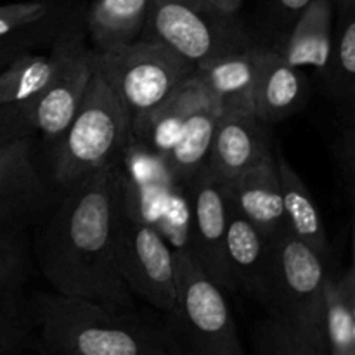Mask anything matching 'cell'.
I'll return each instance as SVG.
<instances>
[{
  "mask_svg": "<svg viewBox=\"0 0 355 355\" xmlns=\"http://www.w3.org/2000/svg\"><path fill=\"white\" fill-rule=\"evenodd\" d=\"M321 80L355 123V6L335 9L331 59Z\"/></svg>",
  "mask_w": 355,
  "mask_h": 355,
  "instance_id": "cell-25",
  "label": "cell"
},
{
  "mask_svg": "<svg viewBox=\"0 0 355 355\" xmlns=\"http://www.w3.org/2000/svg\"><path fill=\"white\" fill-rule=\"evenodd\" d=\"M333 31L335 6L331 0H314L272 49L288 64L312 68L322 78L331 59Z\"/></svg>",
  "mask_w": 355,
  "mask_h": 355,
  "instance_id": "cell-17",
  "label": "cell"
},
{
  "mask_svg": "<svg viewBox=\"0 0 355 355\" xmlns=\"http://www.w3.org/2000/svg\"><path fill=\"white\" fill-rule=\"evenodd\" d=\"M225 257L234 291L262 305L270 270V239L229 205Z\"/></svg>",
  "mask_w": 355,
  "mask_h": 355,
  "instance_id": "cell-16",
  "label": "cell"
},
{
  "mask_svg": "<svg viewBox=\"0 0 355 355\" xmlns=\"http://www.w3.org/2000/svg\"><path fill=\"white\" fill-rule=\"evenodd\" d=\"M338 283L342 286L343 295H345L347 302H349V307L355 319V267H350L342 277H338Z\"/></svg>",
  "mask_w": 355,
  "mask_h": 355,
  "instance_id": "cell-34",
  "label": "cell"
},
{
  "mask_svg": "<svg viewBox=\"0 0 355 355\" xmlns=\"http://www.w3.org/2000/svg\"><path fill=\"white\" fill-rule=\"evenodd\" d=\"M355 319L338 277L329 272L324 286L322 335L329 355H354Z\"/></svg>",
  "mask_w": 355,
  "mask_h": 355,
  "instance_id": "cell-26",
  "label": "cell"
},
{
  "mask_svg": "<svg viewBox=\"0 0 355 355\" xmlns=\"http://www.w3.org/2000/svg\"><path fill=\"white\" fill-rule=\"evenodd\" d=\"M42 355H168L162 322L58 291L31 293Z\"/></svg>",
  "mask_w": 355,
  "mask_h": 355,
  "instance_id": "cell-2",
  "label": "cell"
},
{
  "mask_svg": "<svg viewBox=\"0 0 355 355\" xmlns=\"http://www.w3.org/2000/svg\"><path fill=\"white\" fill-rule=\"evenodd\" d=\"M210 103H215L214 97L194 71L162 106L132 125V139L166 158L175 146L187 116Z\"/></svg>",
  "mask_w": 355,
  "mask_h": 355,
  "instance_id": "cell-19",
  "label": "cell"
},
{
  "mask_svg": "<svg viewBox=\"0 0 355 355\" xmlns=\"http://www.w3.org/2000/svg\"><path fill=\"white\" fill-rule=\"evenodd\" d=\"M0 355H7V354H6V350H3L2 347H0Z\"/></svg>",
  "mask_w": 355,
  "mask_h": 355,
  "instance_id": "cell-39",
  "label": "cell"
},
{
  "mask_svg": "<svg viewBox=\"0 0 355 355\" xmlns=\"http://www.w3.org/2000/svg\"><path fill=\"white\" fill-rule=\"evenodd\" d=\"M85 38L83 14L73 19L51 45L49 54L26 51L0 69V106L24 104L49 85L68 52Z\"/></svg>",
  "mask_w": 355,
  "mask_h": 355,
  "instance_id": "cell-15",
  "label": "cell"
},
{
  "mask_svg": "<svg viewBox=\"0 0 355 355\" xmlns=\"http://www.w3.org/2000/svg\"><path fill=\"white\" fill-rule=\"evenodd\" d=\"M123 187L139 189V187L168 186L177 184L168 168L165 156L158 155L148 146L130 139L125 148L120 162Z\"/></svg>",
  "mask_w": 355,
  "mask_h": 355,
  "instance_id": "cell-27",
  "label": "cell"
},
{
  "mask_svg": "<svg viewBox=\"0 0 355 355\" xmlns=\"http://www.w3.org/2000/svg\"><path fill=\"white\" fill-rule=\"evenodd\" d=\"M191 203V250L207 276L225 293H234L225 257L227 238V201L224 184L207 170L184 184Z\"/></svg>",
  "mask_w": 355,
  "mask_h": 355,
  "instance_id": "cell-11",
  "label": "cell"
},
{
  "mask_svg": "<svg viewBox=\"0 0 355 355\" xmlns=\"http://www.w3.org/2000/svg\"><path fill=\"white\" fill-rule=\"evenodd\" d=\"M263 49L259 44L196 69L198 78L207 87L220 111L253 110V90L262 66Z\"/></svg>",
  "mask_w": 355,
  "mask_h": 355,
  "instance_id": "cell-21",
  "label": "cell"
},
{
  "mask_svg": "<svg viewBox=\"0 0 355 355\" xmlns=\"http://www.w3.org/2000/svg\"><path fill=\"white\" fill-rule=\"evenodd\" d=\"M333 6H335V9H338V7H352L355 6V0H331Z\"/></svg>",
  "mask_w": 355,
  "mask_h": 355,
  "instance_id": "cell-36",
  "label": "cell"
},
{
  "mask_svg": "<svg viewBox=\"0 0 355 355\" xmlns=\"http://www.w3.org/2000/svg\"><path fill=\"white\" fill-rule=\"evenodd\" d=\"M132 139V114L97 64L69 127L51 146L52 179L62 189L120 165Z\"/></svg>",
  "mask_w": 355,
  "mask_h": 355,
  "instance_id": "cell-3",
  "label": "cell"
},
{
  "mask_svg": "<svg viewBox=\"0 0 355 355\" xmlns=\"http://www.w3.org/2000/svg\"><path fill=\"white\" fill-rule=\"evenodd\" d=\"M314 0H269V12L272 26L281 31V37L291 28L297 17L307 9Z\"/></svg>",
  "mask_w": 355,
  "mask_h": 355,
  "instance_id": "cell-31",
  "label": "cell"
},
{
  "mask_svg": "<svg viewBox=\"0 0 355 355\" xmlns=\"http://www.w3.org/2000/svg\"><path fill=\"white\" fill-rule=\"evenodd\" d=\"M159 234L166 239L173 252L191 250V203L184 184H177L168 198L165 211L156 224Z\"/></svg>",
  "mask_w": 355,
  "mask_h": 355,
  "instance_id": "cell-29",
  "label": "cell"
},
{
  "mask_svg": "<svg viewBox=\"0 0 355 355\" xmlns=\"http://www.w3.org/2000/svg\"><path fill=\"white\" fill-rule=\"evenodd\" d=\"M338 158L342 165L347 189L355 205V123L343 134L338 146Z\"/></svg>",
  "mask_w": 355,
  "mask_h": 355,
  "instance_id": "cell-32",
  "label": "cell"
},
{
  "mask_svg": "<svg viewBox=\"0 0 355 355\" xmlns=\"http://www.w3.org/2000/svg\"><path fill=\"white\" fill-rule=\"evenodd\" d=\"M141 38L166 45L196 69L259 45L238 14L222 12L200 0H151Z\"/></svg>",
  "mask_w": 355,
  "mask_h": 355,
  "instance_id": "cell-6",
  "label": "cell"
},
{
  "mask_svg": "<svg viewBox=\"0 0 355 355\" xmlns=\"http://www.w3.org/2000/svg\"><path fill=\"white\" fill-rule=\"evenodd\" d=\"M253 110L220 111L207 172L220 184L229 182L272 156L269 132Z\"/></svg>",
  "mask_w": 355,
  "mask_h": 355,
  "instance_id": "cell-13",
  "label": "cell"
},
{
  "mask_svg": "<svg viewBox=\"0 0 355 355\" xmlns=\"http://www.w3.org/2000/svg\"><path fill=\"white\" fill-rule=\"evenodd\" d=\"M26 51H31V47L21 40H12V38L0 40V69Z\"/></svg>",
  "mask_w": 355,
  "mask_h": 355,
  "instance_id": "cell-33",
  "label": "cell"
},
{
  "mask_svg": "<svg viewBox=\"0 0 355 355\" xmlns=\"http://www.w3.org/2000/svg\"><path fill=\"white\" fill-rule=\"evenodd\" d=\"M200 2L207 3V6L214 7V9L222 10V12L238 14V10L241 9L243 0H200Z\"/></svg>",
  "mask_w": 355,
  "mask_h": 355,
  "instance_id": "cell-35",
  "label": "cell"
},
{
  "mask_svg": "<svg viewBox=\"0 0 355 355\" xmlns=\"http://www.w3.org/2000/svg\"><path fill=\"white\" fill-rule=\"evenodd\" d=\"M175 259L177 300L162 321L168 355H246L227 293L191 253Z\"/></svg>",
  "mask_w": 355,
  "mask_h": 355,
  "instance_id": "cell-4",
  "label": "cell"
},
{
  "mask_svg": "<svg viewBox=\"0 0 355 355\" xmlns=\"http://www.w3.org/2000/svg\"><path fill=\"white\" fill-rule=\"evenodd\" d=\"M352 267H355V215L352 224Z\"/></svg>",
  "mask_w": 355,
  "mask_h": 355,
  "instance_id": "cell-37",
  "label": "cell"
},
{
  "mask_svg": "<svg viewBox=\"0 0 355 355\" xmlns=\"http://www.w3.org/2000/svg\"><path fill=\"white\" fill-rule=\"evenodd\" d=\"M82 14L76 0H26L0 6V40H21L31 49L52 45L62 28Z\"/></svg>",
  "mask_w": 355,
  "mask_h": 355,
  "instance_id": "cell-20",
  "label": "cell"
},
{
  "mask_svg": "<svg viewBox=\"0 0 355 355\" xmlns=\"http://www.w3.org/2000/svg\"><path fill=\"white\" fill-rule=\"evenodd\" d=\"M96 68L97 52L87 47L83 38L68 52L49 85L23 104L35 134L42 135L49 146L61 137L75 118Z\"/></svg>",
  "mask_w": 355,
  "mask_h": 355,
  "instance_id": "cell-10",
  "label": "cell"
},
{
  "mask_svg": "<svg viewBox=\"0 0 355 355\" xmlns=\"http://www.w3.org/2000/svg\"><path fill=\"white\" fill-rule=\"evenodd\" d=\"M220 107L215 103L198 107L187 116L166 163L177 184H187L207 168Z\"/></svg>",
  "mask_w": 355,
  "mask_h": 355,
  "instance_id": "cell-24",
  "label": "cell"
},
{
  "mask_svg": "<svg viewBox=\"0 0 355 355\" xmlns=\"http://www.w3.org/2000/svg\"><path fill=\"white\" fill-rule=\"evenodd\" d=\"M97 64L132 114V125L162 106L196 71L166 45L141 40L97 54Z\"/></svg>",
  "mask_w": 355,
  "mask_h": 355,
  "instance_id": "cell-7",
  "label": "cell"
},
{
  "mask_svg": "<svg viewBox=\"0 0 355 355\" xmlns=\"http://www.w3.org/2000/svg\"><path fill=\"white\" fill-rule=\"evenodd\" d=\"M151 0H90L83 24L97 54L141 40Z\"/></svg>",
  "mask_w": 355,
  "mask_h": 355,
  "instance_id": "cell-22",
  "label": "cell"
},
{
  "mask_svg": "<svg viewBox=\"0 0 355 355\" xmlns=\"http://www.w3.org/2000/svg\"><path fill=\"white\" fill-rule=\"evenodd\" d=\"M224 194L229 207L252 222L266 238L274 239L288 231L274 153L236 179L225 182Z\"/></svg>",
  "mask_w": 355,
  "mask_h": 355,
  "instance_id": "cell-14",
  "label": "cell"
},
{
  "mask_svg": "<svg viewBox=\"0 0 355 355\" xmlns=\"http://www.w3.org/2000/svg\"><path fill=\"white\" fill-rule=\"evenodd\" d=\"M64 191L33 239L42 276L61 295L135 309L116 260V215L123 201L120 165L99 170Z\"/></svg>",
  "mask_w": 355,
  "mask_h": 355,
  "instance_id": "cell-1",
  "label": "cell"
},
{
  "mask_svg": "<svg viewBox=\"0 0 355 355\" xmlns=\"http://www.w3.org/2000/svg\"><path fill=\"white\" fill-rule=\"evenodd\" d=\"M354 355H355V326H354Z\"/></svg>",
  "mask_w": 355,
  "mask_h": 355,
  "instance_id": "cell-38",
  "label": "cell"
},
{
  "mask_svg": "<svg viewBox=\"0 0 355 355\" xmlns=\"http://www.w3.org/2000/svg\"><path fill=\"white\" fill-rule=\"evenodd\" d=\"M328 259L288 231L270 239V270L262 305L267 315L326 349L322 335Z\"/></svg>",
  "mask_w": 355,
  "mask_h": 355,
  "instance_id": "cell-5",
  "label": "cell"
},
{
  "mask_svg": "<svg viewBox=\"0 0 355 355\" xmlns=\"http://www.w3.org/2000/svg\"><path fill=\"white\" fill-rule=\"evenodd\" d=\"M31 260L28 229H0V347L7 355L23 352L33 340Z\"/></svg>",
  "mask_w": 355,
  "mask_h": 355,
  "instance_id": "cell-9",
  "label": "cell"
},
{
  "mask_svg": "<svg viewBox=\"0 0 355 355\" xmlns=\"http://www.w3.org/2000/svg\"><path fill=\"white\" fill-rule=\"evenodd\" d=\"M116 260L135 298L166 314L177 300V259L153 225L130 217L123 201L116 215Z\"/></svg>",
  "mask_w": 355,
  "mask_h": 355,
  "instance_id": "cell-8",
  "label": "cell"
},
{
  "mask_svg": "<svg viewBox=\"0 0 355 355\" xmlns=\"http://www.w3.org/2000/svg\"><path fill=\"white\" fill-rule=\"evenodd\" d=\"M274 158H276L277 172H279L281 179V193H283V208L288 232L311 248H314L319 255L328 259V234H326L321 211H319L318 203L312 198L307 184L295 172V168L284 158L283 153L274 149Z\"/></svg>",
  "mask_w": 355,
  "mask_h": 355,
  "instance_id": "cell-23",
  "label": "cell"
},
{
  "mask_svg": "<svg viewBox=\"0 0 355 355\" xmlns=\"http://www.w3.org/2000/svg\"><path fill=\"white\" fill-rule=\"evenodd\" d=\"M33 149L35 135L0 146V229H28L51 205Z\"/></svg>",
  "mask_w": 355,
  "mask_h": 355,
  "instance_id": "cell-12",
  "label": "cell"
},
{
  "mask_svg": "<svg viewBox=\"0 0 355 355\" xmlns=\"http://www.w3.org/2000/svg\"><path fill=\"white\" fill-rule=\"evenodd\" d=\"M37 135L26 116L23 104L0 106V146L14 139Z\"/></svg>",
  "mask_w": 355,
  "mask_h": 355,
  "instance_id": "cell-30",
  "label": "cell"
},
{
  "mask_svg": "<svg viewBox=\"0 0 355 355\" xmlns=\"http://www.w3.org/2000/svg\"><path fill=\"white\" fill-rule=\"evenodd\" d=\"M309 82L302 69L288 64L272 47L263 49L262 66L253 90V111L266 125L279 123L302 110Z\"/></svg>",
  "mask_w": 355,
  "mask_h": 355,
  "instance_id": "cell-18",
  "label": "cell"
},
{
  "mask_svg": "<svg viewBox=\"0 0 355 355\" xmlns=\"http://www.w3.org/2000/svg\"><path fill=\"white\" fill-rule=\"evenodd\" d=\"M252 355H329L328 350L302 338L283 322L267 315L255 329Z\"/></svg>",
  "mask_w": 355,
  "mask_h": 355,
  "instance_id": "cell-28",
  "label": "cell"
}]
</instances>
